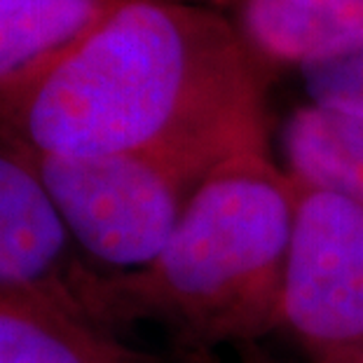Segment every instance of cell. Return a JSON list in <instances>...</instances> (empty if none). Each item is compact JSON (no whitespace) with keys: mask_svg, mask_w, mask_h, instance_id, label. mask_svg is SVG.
Masks as SVG:
<instances>
[{"mask_svg":"<svg viewBox=\"0 0 363 363\" xmlns=\"http://www.w3.org/2000/svg\"><path fill=\"white\" fill-rule=\"evenodd\" d=\"M267 78L233 19L190 0H120L0 87V138L38 157H179L213 172L267 150Z\"/></svg>","mask_w":363,"mask_h":363,"instance_id":"cell-1","label":"cell"},{"mask_svg":"<svg viewBox=\"0 0 363 363\" xmlns=\"http://www.w3.org/2000/svg\"><path fill=\"white\" fill-rule=\"evenodd\" d=\"M296 181L269 150L216 167L160 258L104 274L108 328L150 321L188 352L262 342L279 330Z\"/></svg>","mask_w":363,"mask_h":363,"instance_id":"cell-2","label":"cell"},{"mask_svg":"<svg viewBox=\"0 0 363 363\" xmlns=\"http://www.w3.org/2000/svg\"><path fill=\"white\" fill-rule=\"evenodd\" d=\"M24 155L33 162L75 246L104 274H136L152 265L211 174L192 162L152 152Z\"/></svg>","mask_w":363,"mask_h":363,"instance_id":"cell-3","label":"cell"},{"mask_svg":"<svg viewBox=\"0 0 363 363\" xmlns=\"http://www.w3.org/2000/svg\"><path fill=\"white\" fill-rule=\"evenodd\" d=\"M279 330L310 363L363 345V206L298 181Z\"/></svg>","mask_w":363,"mask_h":363,"instance_id":"cell-4","label":"cell"},{"mask_svg":"<svg viewBox=\"0 0 363 363\" xmlns=\"http://www.w3.org/2000/svg\"><path fill=\"white\" fill-rule=\"evenodd\" d=\"M0 289L43 300L113 333L104 310V272L75 246L33 162L3 138Z\"/></svg>","mask_w":363,"mask_h":363,"instance_id":"cell-5","label":"cell"},{"mask_svg":"<svg viewBox=\"0 0 363 363\" xmlns=\"http://www.w3.org/2000/svg\"><path fill=\"white\" fill-rule=\"evenodd\" d=\"M233 21L267 73L298 71L363 33V0H242Z\"/></svg>","mask_w":363,"mask_h":363,"instance_id":"cell-6","label":"cell"},{"mask_svg":"<svg viewBox=\"0 0 363 363\" xmlns=\"http://www.w3.org/2000/svg\"><path fill=\"white\" fill-rule=\"evenodd\" d=\"M0 363H157L129 345L43 300L0 289Z\"/></svg>","mask_w":363,"mask_h":363,"instance_id":"cell-7","label":"cell"},{"mask_svg":"<svg viewBox=\"0 0 363 363\" xmlns=\"http://www.w3.org/2000/svg\"><path fill=\"white\" fill-rule=\"evenodd\" d=\"M279 145L293 181L363 206V118L305 104L286 118Z\"/></svg>","mask_w":363,"mask_h":363,"instance_id":"cell-8","label":"cell"},{"mask_svg":"<svg viewBox=\"0 0 363 363\" xmlns=\"http://www.w3.org/2000/svg\"><path fill=\"white\" fill-rule=\"evenodd\" d=\"M120 0H0V87L68 48Z\"/></svg>","mask_w":363,"mask_h":363,"instance_id":"cell-9","label":"cell"},{"mask_svg":"<svg viewBox=\"0 0 363 363\" xmlns=\"http://www.w3.org/2000/svg\"><path fill=\"white\" fill-rule=\"evenodd\" d=\"M307 104L363 118V33L298 68Z\"/></svg>","mask_w":363,"mask_h":363,"instance_id":"cell-10","label":"cell"},{"mask_svg":"<svg viewBox=\"0 0 363 363\" xmlns=\"http://www.w3.org/2000/svg\"><path fill=\"white\" fill-rule=\"evenodd\" d=\"M237 352H239V357H242V363H296V361L281 359V357H277V354L267 352L265 347H262V342L246 345ZM305 363H310V361H305Z\"/></svg>","mask_w":363,"mask_h":363,"instance_id":"cell-11","label":"cell"},{"mask_svg":"<svg viewBox=\"0 0 363 363\" xmlns=\"http://www.w3.org/2000/svg\"><path fill=\"white\" fill-rule=\"evenodd\" d=\"M333 363H363V345L359 347V350H354L352 354H347V357L337 359Z\"/></svg>","mask_w":363,"mask_h":363,"instance_id":"cell-12","label":"cell"},{"mask_svg":"<svg viewBox=\"0 0 363 363\" xmlns=\"http://www.w3.org/2000/svg\"><path fill=\"white\" fill-rule=\"evenodd\" d=\"M190 3H202V5H208V3H220V0H190Z\"/></svg>","mask_w":363,"mask_h":363,"instance_id":"cell-13","label":"cell"}]
</instances>
